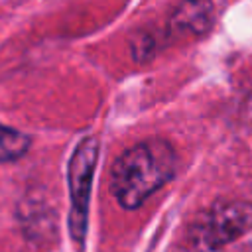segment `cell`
Wrapping results in <instances>:
<instances>
[{"label": "cell", "mask_w": 252, "mask_h": 252, "mask_svg": "<svg viewBox=\"0 0 252 252\" xmlns=\"http://www.w3.org/2000/svg\"><path fill=\"white\" fill-rule=\"evenodd\" d=\"M177 171V154L169 142L152 138L128 148L110 169V193L126 211L142 207Z\"/></svg>", "instance_id": "cell-1"}, {"label": "cell", "mask_w": 252, "mask_h": 252, "mask_svg": "<svg viewBox=\"0 0 252 252\" xmlns=\"http://www.w3.org/2000/svg\"><path fill=\"white\" fill-rule=\"evenodd\" d=\"M252 230V203L219 199L205 209L189 226L191 252H220L226 244Z\"/></svg>", "instance_id": "cell-2"}, {"label": "cell", "mask_w": 252, "mask_h": 252, "mask_svg": "<svg viewBox=\"0 0 252 252\" xmlns=\"http://www.w3.org/2000/svg\"><path fill=\"white\" fill-rule=\"evenodd\" d=\"M98 159V140L94 136L83 138L71 159H69V234L75 240V244H83L87 236V224H89V199H91V187L93 177L96 169Z\"/></svg>", "instance_id": "cell-3"}, {"label": "cell", "mask_w": 252, "mask_h": 252, "mask_svg": "<svg viewBox=\"0 0 252 252\" xmlns=\"http://www.w3.org/2000/svg\"><path fill=\"white\" fill-rule=\"evenodd\" d=\"M213 22V6L209 0H185L171 16V32L175 33H205Z\"/></svg>", "instance_id": "cell-4"}, {"label": "cell", "mask_w": 252, "mask_h": 252, "mask_svg": "<svg viewBox=\"0 0 252 252\" xmlns=\"http://www.w3.org/2000/svg\"><path fill=\"white\" fill-rule=\"evenodd\" d=\"M30 136L24 132L0 124V163L4 161H16L30 150Z\"/></svg>", "instance_id": "cell-5"}]
</instances>
